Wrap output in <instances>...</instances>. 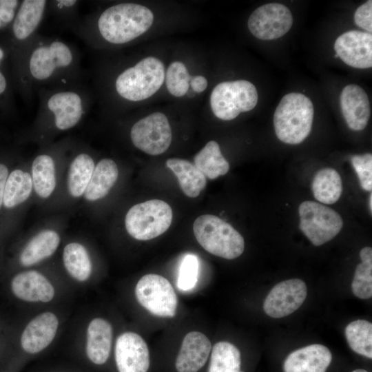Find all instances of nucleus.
<instances>
[{"label":"nucleus","instance_id":"1","mask_svg":"<svg viewBox=\"0 0 372 372\" xmlns=\"http://www.w3.org/2000/svg\"><path fill=\"white\" fill-rule=\"evenodd\" d=\"M81 59L79 50L72 44L38 33L24 56L18 76L30 105L39 90L85 83L86 74Z\"/></svg>","mask_w":372,"mask_h":372},{"label":"nucleus","instance_id":"2","mask_svg":"<svg viewBox=\"0 0 372 372\" xmlns=\"http://www.w3.org/2000/svg\"><path fill=\"white\" fill-rule=\"evenodd\" d=\"M154 14L147 7L130 2L112 5L101 13L79 17L69 29L86 44L99 41L113 45L127 43L152 26Z\"/></svg>","mask_w":372,"mask_h":372},{"label":"nucleus","instance_id":"3","mask_svg":"<svg viewBox=\"0 0 372 372\" xmlns=\"http://www.w3.org/2000/svg\"><path fill=\"white\" fill-rule=\"evenodd\" d=\"M36 94L39 101L37 123L56 132L77 125L91 105V96L85 82L63 87L41 89Z\"/></svg>","mask_w":372,"mask_h":372},{"label":"nucleus","instance_id":"4","mask_svg":"<svg viewBox=\"0 0 372 372\" xmlns=\"http://www.w3.org/2000/svg\"><path fill=\"white\" fill-rule=\"evenodd\" d=\"M313 115V105L307 96L298 92L285 95L273 115L276 136L287 144L302 143L311 132Z\"/></svg>","mask_w":372,"mask_h":372},{"label":"nucleus","instance_id":"5","mask_svg":"<svg viewBox=\"0 0 372 372\" xmlns=\"http://www.w3.org/2000/svg\"><path fill=\"white\" fill-rule=\"evenodd\" d=\"M165 79V67L156 57H145L120 72L114 81L117 96L126 101L138 102L154 94Z\"/></svg>","mask_w":372,"mask_h":372},{"label":"nucleus","instance_id":"6","mask_svg":"<svg viewBox=\"0 0 372 372\" xmlns=\"http://www.w3.org/2000/svg\"><path fill=\"white\" fill-rule=\"evenodd\" d=\"M193 231L200 246L214 256L232 260L244 251L245 241L242 235L216 216H200L193 224Z\"/></svg>","mask_w":372,"mask_h":372},{"label":"nucleus","instance_id":"7","mask_svg":"<svg viewBox=\"0 0 372 372\" xmlns=\"http://www.w3.org/2000/svg\"><path fill=\"white\" fill-rule=\"evenodd\" d=\"M172 209L165 201L149 200L132 206L127 212L125 226L127 233L138 240L155 238L169 227Z\"/></svg>","mask_w":372,"mask_h":372},{"label":"nucleus","instance_id":"8","mask_svg":"<svg viewBox=\"0 0 372 372\" xmlns=\"http://www.w3.org/2000/svg\"><path fill=\"white\" fill-rule=\"evenodd\" d=\"M258 95L255 85L246 80L224 81L213 89L210 105L214 114L224 121L236 118L240 112L253 110Z\"/></svg>","mask_w":372,"mask_h":372},{"label":"nucleus","instance_id":"9","mask_svg":"<svg viewBox=\"0 0 372 372\" xmlns=\"http://www.w3.org/2000/svg\"><path fill=\"white\" fill-rule=\"evenodd\" d=\"M298 213L300 229L316 246L333 239L343 227L342 219L338 212L317 202H302Z\"/></svg>","mask_w":372,"mask_h":372},{"label":"nucleus","instance_id":"10","mask_svg":"<svg viewBox=\"0 0 372 372\" xmlns=\"http://www.w3.org/2000/svg\"><path fill=\"white\" fill-rule=\"evenodd\" d=\"M135 295L141 306L159 317L175 316L178 299L171 283L158 274H146L137 282Z\"/></svg>","mask_w":372,"mask_h":372},{"label":"nucleus","instance_id":"11","mask_svg":"<svg viewBox=\"0 0 372 372\" xmlns=\"http://www.w3.org/2000/svg\"><path fill=\"white\" fill-rule=\"evenodd\" d=\"M133 145L149 155H159L169 147L172 130L167 116L154 112L136 122L130 130Z\"/></svg>","mask_w":372,"mask_h":372},{"label":"nucleus","instance_id":"12","mask_svg":"<svg viewBox=\"0 0 372 372\" xmlns=\"http://www.w3.org/2000/svg\"><path fill=\"white\" fill-rule=\"evenodd\" d=\"M48 1L23 0L12 23V33L18 51V75L21 64L47 14Z\"/></svg>","mask_w":372,"mask_h":372},{"label":"nucleus","instance_id":"13","mask_svg":"<svg viewBox=\"0 0 372 372\" xmlns=\"http://www.w3.org/2000/svg\"><path fill=\"white\" fill-rule=\"evenodd\" d=\"M293 17L285 6L278 3L265 4L249 16L247 26L251 33L262 40H272L285 35L291 28Z\"/></svg>","mask_w":372,"mask_h":372},{"label":"nucleus","instance_id":"14","mask_svg":"<svg viewBox=\"0 0 372 372\" xmlns=\"http://www.w3.org/2000/svg\"><path fill=\"white\" fill-rule=\"evenodd\" d=\"M307 295L305 282L298 278L282 281L276 285L267 296L263 309L273 318L287 316L296 311Z\"/></svg>","mask_w":372,"mask_h":372},{"label":"nucleus","instance_id":"15","mask_svg":"<svg viewBox=\"0 0 372 372\" xmlns=\"http://www.w3.org/2000/svg\"><path fill=\"white\" fill-rule=\"evenodd\" d=\"M114 360L118 372H147L149 353L143 338L134 332H125L116 339Z\"/></svg>","mask_w":372,"mask_h":372},{"label":"nucleus","instance_id":"16","mask_svg":"<svg viewBox=\"0 0 372 372\" xmlns=\"http://www.w3.org/2000/svg\"><path fill=\"white\" fill-rule=\"evenodd\" d=\"M335 57L347 65L359 69L372 66V35L358 30L346 32L334 43Z\"/></svg>","mask_w":372,"mask_h":372},{"label":"nucleus","instance_id":"17","mask_svg":"<svg viewBox=\"0 0 372 372\" xmlns=\"http://www.w3.org/2000/svg\"><path fill=\"white\" fill-rule=\"evenodd\" d=\"M59 320L52 312L42 313L27 324L21 337L23 350L29 354H37L47 348L54 338Z\"/></svg>","mask_w":372,"mask_h":372},{"label":"nucleus","instance_id":"18","mask_svg":"<svg viewBox=\"0 0 372 372\" xmlns=\"http://www.w3.org/2000/svg\"><path fill=\"white\" fill-rule=\"evenodd\" d=\"M342 114L348 127L354 131L364 130L368 124L371 110L368 96L359 85H346L340 94Z\"/></svg>","mask_w":372,"mask_h":372},{"label":"nucleus","instance_id":"19","mask_svg":"<svg viewBox=\"0 0 372 372\" xmlns=\"http://www.w3.org/2000/svg\"><path fill=\"white\" fill-rule=\"evenodd\" d=\"M211 350L208 338L198 331L186 334L177 355V372H198L207 362Z\"/></svg>","mask_w":372,"mask_h":372},{"label":"nucleus","instance_id":"20","mask_svg":"<svg viewBox=\"0 0 372 372\" xmlns=\"http://www.w3.org/2000/svg\"><path fill=\"white\" fill-rule=\"evenodd\" d=\"M332 360L330 350L313 344L291 352L286 358L284 372H326Z\"/></svg>","mask_w":372,"mask_h":372},{"label":"nucleus","instance_id":"21","mask_svg":"<svg viewBox=\"0 0 372 372\" xmlns=\"http://www.w3.org/2000/svg\"><path fill=\"white\" fill-rule=\"evenodd\" d=\"M14 295L27 302H48L54 296V289L50 281L37 271H25L17 274L12 280Z\"/></svg>","mask_w":372,"mask_h":372},{"label":"nucleus","instance_id":"22","mask_svg":"<svg viewBox=\"0 0 372 372\" xmlns=\"http://www.w3.org/2000/svg\"><path fill=\"white\" fill-rule=\"evenodd\" d=\"M112 327L105 319L96 318L89 323L87 329L85 354L89 361L97 366L107 361L111 351Z\"/></svg>","mask_w":372,"mask_h":372},{"label":"nucleus","instance_id":"23","mask_svg":"<svg viewBox=\"0 0 372 372\" xmlns=\"http://www.w3.org/2000/svg\"><path fill=\"white\" fill-rule=\"evenodd\" d=\"M118 176L116 163L110 158H103L94 167L88 185L83 194L89 201L104 198L115 184Z\"/></svg>","mask_w":372,"mask_h":372},{"label":"nucleus","instance_id":"24","mask_svg":"<svg viewBox=\"0 0 372 372\" xmlns=\"http://www.w3.org/2000/svg\"><path fill=\"white\" fill-rule=\"evenodd\" d=\"M60 243V236L54 230H43L35 235L20 255L21 264L30 267L51 256Z\"/></svg>","mask_w":372,"mask_h":372},{"label":"nucleus","instance_id":"25","mask_svg":"<svg viewBox=\"0 0 372 372\" xmlns=\"http://www.w3.org/2000/svg\"><path fill=\"white\" fill-rule=\"evenodd\" d=\"M167 167L177 177L184 194L190 198L197 197L205 187V176L191 162L180 158H169Z\"/></svg>","mask_w":372,"mask_h":372},{"label":"nucleus","instance_id":"26","mask_svg":"<svg viewBox=\"0 0 372 372\" xmlns=\"http://www.w3.org/2000/svg\"><path fill=\"white\" fill-rule=\"evenodd\" d=\"M33 189L42 198H48L56 187L55 163L53 157L46 153L37 155L32 163Z\"/></svg>","mask_w":372,"mask_h":372},{"label":"nucleus","instance_id":"27","mask_svg":"<svg viewBox=\"0 0 372 372\" xmlns=\"http://www.w3.org/2000/svg\"><path fill=\"white\" fill-rule=\"evenodd\" d=\"M94 167V159L87 153L81 152L72 159L67 180L68 190L72 197L79 198L84 194Z\"/></svg>","mask_w":372,"mask_h":372},{"label":"nucleus","instance_id":"28","mask_svg":"<svg viewBox=\"0 0 372 372\" xmlns=\"http://www.w3.org/2000/svg\"><path fill=\"white\" fill-rule=\"evenodd\" d=\"M311 187L318 201L327 205L333 204L338 200L342 192L340 175L333 168H323L315 174Z\"/></svg>","mask_w":372,"mask_h":372},{"label":"nucleus","instance_id":"29","mask_svg":"<svg viewBox=\"0 0 372 372\" xmlns=\"http://www.w3.org/2000/svg\"><path fill=\"white\" fill-rule=\"evenodd\" d=\"M194 165L209 179L223 176L229 169V164L222 155L220 146L215 141L208 142L195 156Z\"/></svg>","mask_w":372,"mask_h":372},{"label":"nucleus","instance_id":"30","mask_svg":"<svg viewBox=\"0 0 372 372\" xmlns=\"http://www.w3.org/2000/svg\"><path fill=\"white\" fill-rule=\"evenodd\" d=\"M33 189L31 175L21 169L13 170L8 176L3 204L6 208L14 207L25 202Z\"/></svg>","mask_w":372,"mask_h":372},{"label":"nucleus","instance_id":"31","mask_svg":"<svg viewBox=\"0 0 372 372\" xmlns=\"http://www.w3.org/2000/svg\"><path fill=\"white\" fill-rule=\"evenodd\" d=\"M64 267L78 281L87 280L92 273V262L86 248L79 242L68 244L63 253Z\"/></svg>","mask_w":372,"mask_h":372},{"label":"nucleus","instance_id":"32","mask_svg":"<svg viewBox=\"0 0 372 372\" xmlns=\"http://www.w3.org/2000/svg\"><path fill=\"white\" fill-rule=\"evenodd\" d=\"M239 349L228 342H218L211 349L208 372H243Z\"/></svg>","mask_w":372,"mask_h":372},{"label":"nucleus","instance_id":"33","mask_svg":"<svg viewBox=\"0 0 372 372\" xmlns=\"http://www.w3.org/2000/svg\"><path fill=\"white\" fill-rule=\"evenodd\" d=\"M345 336L350 348L356 353L372 358V324L366 320H357L345 329Z\"/></svg>","mask_w":372,"mask_h":372},{"label":"nucleus","instance_id":"34","mask_svg":"<svg viewBox=\"0 0 372 372\" xmlns=\"http://www.w3.org/2000/svg\"><path fill=\"white\" fill-rule=\"evenodd\" d=\"M362 262L356 267L351 289L353 294L360 299L372 296V249L365 247L360 251Z\"/></svg>","mask_w":372,"mask_h":372},{"label":"nucleus","instance_id":"35","mask_svg":"<svg viewBox=\"0 0 372 372\" xmlns=\"http://www.w3.org/2000/svg\"><path fill=\"white\" fill-rule=\"evenodd\" d=\"M191 76L180 61L172 63L166 72L165 83L169 92L176 97L185 95L189 87Z\"/></svg>","mask_w":372,"mask_h":372},{"label":"nucleus","instance_id":"36","mask_svg":"<svg viewBox=\"0 0 372 372\" xmlns=\"http://www.w3.org/2000/svg\"><path fill=\"white\" fill-rule=\"evenodd\" d=\"M79 1L54 0L48 1L47 13L51 14L62 25L68 28L79 18Z\"/></svg>","mask_w":372,"mask_h":372},{"label":"nucleus","instance_id":"37","mask_svg":"<svg viewBox=\"0 0 372 372\" xmlns=\"http://www.w3.org/2000/svg\"><path fill=\"white\" fill-rule=\"evenodd\" d=\"M198 276V260L194 254H187L182 260L177 281L180 290L189 291L195 287Z\"/></svg>","mask_w":372,"mask_h":372},{"label":"nucleus","instance_id":"38","mask_svg":"<svg viewBox=\"0 0 372 372\" xmlns=\"http://www.w3.org/2000/svg\"><path fill=\"white\" fill-rule=\"evenodd\" d=\"M351 163L359 178L363 189L371 192L372 189V155L366 153L354 155L351 158Z\"/></svg>","mask_w":372,"mask_h":372},{"label":"nucleus","instance_id":"39","mask_svg":"<svg viewBox=\"0 0 372 372\" xmlns=\"http://www.w3.org/2000/svg\"><path fill=\"white\" fill-rule=\"evenodd\" d=\"M354 21L358 26L369 33L372 32V1H367L356 10Z\"/></svg>","mask_w":372,"mask_h":372},{"label":"nucleus","instance_id":"40","mask_svg":"<svg viewBox=\"0 0 372 372\" xmlns=\"http://www.w3.org/2000/svg\"><path fill=\"white\" fill-rule=\"evenodd\" d=\"M19 5L17 0H0V29L12 22Z\"/></svg>","mask_w":372,"mask_h":372},{"label":"nucleus","instance_id":"41","mask_svg":"<svg viewBox=\"0 0 372 372\" xmlns=\"http://www.w3.org/2000/svg\"><path fill=\"white\" fill-rule=\"evenodd\" d=\"M189 85L194 91L196 92H202L207 87V80L202 75L192 76Z\"/></svg>","mask_w":372,"mask_h":372},{"label":"nucleus","instance_id":"42","mask_svg":"<svg viewBox=\"0 0 372 372\" xmlns=\"http://www.w3.org/2000/svg\"><path fill=\"white\" fill-rule=\"evenodd\" d=\"M8 176V169L7 167L0 163V208L3 204L4 189Z\"/></svg>","mask_w":372,"mask_h":372},{"label":"nucleus","instance_id":"43","mask_svg":"<svg viewBox=\"0 0 372 372\" xmlns=\"http://www.w3.org/2000/svg\"><path fill=\"white\" fill-rule=\"evenodd\" d=\"M369 207L371 211V214L372 212V194H371L369 198Z\"/></svg>","mask_w":372,"mask_h":372},{"label":"nucleus","instance_id":"44","mask_svg":"<svg viewBox=\"0 0 372 372\" xmlns=\"http://www.w3.org/2000/svg\"><path fill=\"white\" fill-rule=\"evenodd\" d=\"M4 57V52L3 50L0 48V63L1 62V61L3 60Z\"/></svg>","mask_w":372,"mask_h":372},{"label":"nucleus","instance_id":"45","mask_svg":"<svg viewBox=\"0 0 372 372\" xmlns=\"http://www.w3.org/2000/svg\"><path fill=\"white\" fill-rule=\"evenodd\" d=\"M352 372H369V371L362 369H358L353 370Z\"/></svg>","mask_w":372,"mask_h":372}]
</instances>
